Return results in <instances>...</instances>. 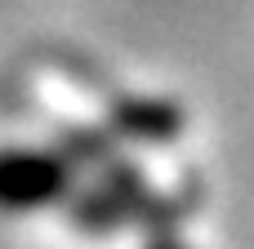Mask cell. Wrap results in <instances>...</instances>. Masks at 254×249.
Instances as JSON below:
<instances>
[{
	"mask_svg": "<svg viewBox=\"0 0 254 249\" xmlns=\"http://www.w3.org/2000/svg\"><path fill=\"white\" fill-rule=\"evenodd\" d=\"M63 187V165L40 151H0V205L36 209L54 200Z\"/></svg>",
	"mask_w": 254,
	"mask_h": 249,
	"instance_id": "obj_1",
	"label": "cell"
}]
</instances>
